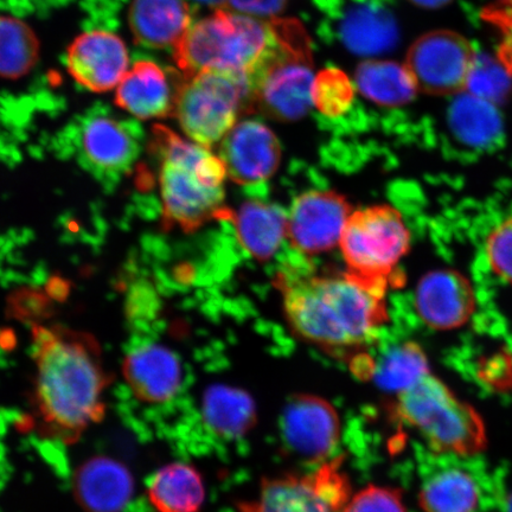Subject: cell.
I'll return each mask as SVG.
<instances>
[{"mask_svg":"<svg viewBox=\"0 0 512 512\" xmlns=\"http://www.w3.org/2000/svg\"><path fill=\"white\" fill-rule=\"evenodd\" d=\"M508 505H509V512H512V495H511V496H510V498H509V503H508Z\"/></svg>","mask_w":512,"mask_h":512,"instance_id":"38","label":"cell"},{"mask_svg":"<svg viewBox=\"0 0 512 512\" xmlns=\"http://www.w3.org/2000/svg\"><path fill=\"white\" fill-rule=\"evenodd\" d=\"M342 512H407L401 491L370 484L350 498Z\"/></svg>","mask_w":512,"mask_h":512,"instance_id":"33","label":"cell"},{"mask_svg":"<svg viewBox=\"0 0 512 512\" xmlns=\"http://www.w3.org/2000/svg\"><path fill=\"white\" fill-rule=\"evenodd\" d=\"M288 0H226L223 8L233 9L248 16L273 18L284 11Z\"/></svg>","mask_w":512,"mask_h":512,"instance_id":"35","label":"cell"},{"mask_svg":"<svg viewBox=\"0 0 512 512\" xmlns=\"http://www.w3.org/2000/svg\"><path fill=\"white\" fill-rule=\"evenodd\" d=\"M275 42L271 22L220 8L192 23L172 55L185 78L203 72L249 78L265 63Z\"/></svg>","mask_w":512,"mask_h":512,"instance_id":"4","label":"cell"},{"mask_svg":"<svg viewBox=\"0 0 512 512\" xmlns=\"http://www.w3.org/2000/svg\"><path fill=\"white\" fill-rule=\"evenodd\" d=\"M202 415L209 431L224 440H238L253 430L258 420L255 402L245 390L216 384L206 390Z\"/></svg>","mask_w":512,"mask_h":512,"instance_id":"24","label":"cell"},{"mask_svg":"<svg viewBox=\"0 0 512 512\" xmlns=\"http://www.w3.org/2000/svg\"><path fill=\"white\" fill-rule=\"evenodd\" d=\"M411 233L399 210L377 204L352 211L339 247L347 271L366 283L388 290L402 285L399 265L411 249Z\"/></svg>","mask_w":512,"mask_h":512,"instance_id":"7","label":"cell"},{"mask_svg":"<svg viewBox=\"0 0 512 512\" xmlns=\"http://www.w3.org/2000/svg\"><path fill=\"white\" fill-rule=\"evenodd\" d=\"M40 10L36 0H0V78L18 80L37 66L40 40L22 16Z\"/></svg>","mask_w":512,"mask_h":512,"instance_id":"22","label":"cell"},{"mask_svg":"<svg viewBox=\"0 0 512 512\" xmlns=\"http://www.w3.org/2000/svg\"><path fill=\"white\" fill-rule=\"evenodd\" d=\"M332 38L351 54L374 57L393 51L400 28L389 0H316Z\"/></svg>","mask_w":512,"mask_h":512,"instance_id":"11","label":"cell"},{"mask_svg":"<svg viewBox=\"0 0 512 512\" xmlns=\"http://www.w3.org/2000/svg\"><path fill=\"white\" fill-rule=\"evenodd\" d=\"M220 158L230 179L239 185L268 181L281 163L279 139L256 120L236 124L221 142Z\"/></svg>","mask_w":512,"mask_h":512,"instance_id":"18","label":"cell"},{"mask_svg":"<svg viewBox=\"0 0 512 512\" xmlns=\"http://www.w3.org/2000/svg\"><path fill=\"white\" fill-rule=\"evenodd\" d=\"M512 74L498 59L488 54H477L473 60L466 91L479 99L502 105L512 89Z\"/></svg>","mask_w":512,"mask_h":512,"instance_id":"31","label":"cell"},{"mask_svg":"<svg viewBox=\"0 0 512 512\" xmlns=\"http://www.w3.org/2000/svg\"><path fill=\"white\" fill-rule=\"evenodd\" d=\"M478 502L475 479L458 469L437 473L419 492V505L424 512H475Z\"/></svg>","mask_w":512,"mask_h":512,"instance_id":"28","label":"cell"},{"mask_svg":"<svg viewBox=\"0 0 512 512\" xmlns=\"http://www.w3.org/2000/svg\"><path fill=\"white\" fill-rule=\"evenodd\" d=\"M230 221L241 247L259 261L272 259L287 239V213L277 204L247 201Z\"/></svg>","mask_w":512,"mask_h":512,"instance_id":"23","label":"cell"},{"mask_svg":"<svg viewBox=\"0 0 512 512\" xmlns=\"http://www.w3.org/2000/svg\"><path fill=\"white\" fill-rule=\"evenodd\" d=\"M447 120L453 136L467 146L488 149L503 136V120L496 105L470 93L457 94Z\"/></svg>","mask_w":512,"mask_h":512,"instance_id":"26","label":"cell"},{"mask_svg":"<svg viewBox=\"0 0 512 512\" xmlns=\"http://www.w3.org/2000/svg\"><path fill=\"white\" fill-rule=\"evenodd\" d=\"M485 254L496 277L512 285V216L492 229L485 242Z\"/></svg>","mask_w":512,"mask_h":512,"instance_id":"32","label":"cell"},{"mask_svg":"<svg viewBox=\"0 0 512 512\" xmlns=\"http://www.w3.org/2000/svg\"><path fill=\"white\" fill-rule=\"evenodd\" d=\"M192 2L207 5V6H214V8H223L224 4H226V0H192Z\"/></svg>","mask_w":512,"mask_h":512,"instance_id":"37","label":"cell"},{"mask_svg":"<svg viewBox=\"0 0 512 512\" xmlns=\"http://www.w3.org/2000/svg\"><path fill=\"white\" fill-rule=\"evenodd\" d=\"M127 19L138 46L174 53L191 27L192 10L185 0H131Z\"/></svg>","mask_w":512,"mask_h":512,"instance_id":"21","label":"cell"},{"mask_svg":"<svg viewBox=\"0 0 512 512\" xmlns=\"http://www.w3.org/2000/svg\"><path fill=\"white\" fill-rule=\"evenodd\" d=\"M484 21L495 27L501 34L498 60L512 74V0H499L483 12Z\"/></svg>","mask_w":512,"mask_h":512,"instance_id":"34","label":"cell"},{"mask_svg":"<svg viewBox=\"0 0 512 512\" xmlns=\"http://www.w3.org/2000/svg\"><path fill=\"white\" fill-rule=\"evenodd\" d=\"M355 83L364 98L389 108L409 104L418 91L406 66L394 61L362 62L356 69Z\"/></svg>","mask_w":512,"mask_h":512,"instance_id":"27","label":"cell"},{"mask_svg":"<svg viewBox=\"0 0 512 512\" xmlns=\"http://www.w3.org/2000/svg\"><path fill=\"white\" fill-rule=\"evenodd\" d=\"M354 209L335 190H309L299 195L287 213V240L298 252L318 255L339 245Z\"/></svg>","mask_w":512,"mask_h":512,"instance_id":"13","label":"cell"},{"mask_svg":"<svg viewBox=\"0 0 512 512\" xmlns=\"http://www.w3.org/2000/svg\"><path fill=\"white\" fill-rule=\"evenodd\" d=\"M157 160L165 229L194 233L215 220H232L226 206V165L200 144L155 125L149 146Z\"/></svg>","mask_w":512,"mask_h":512,"instance_id":"3","label":"cell"},{"mask_svg":"<svg viewBox=\"0 0 512 512\" xmlns=\"http://www.w3.org/2000/svg\"><path fill=\"white\" fill-rule=\"evenodd\" d=\"M147 497L157 512H200L206 501V486L195 466L174 463L151 477Z\"/></svg>","mask_w":512,"mask_h":512,"instance_id":"25","label":"cell"},{"mask_svg":"<svg viewBox=\"0 0 512 512\" xmlns=\"http://www.w3.org/2000/svg\"><path fill=\"white\" fill-rule=\"evenodd\" d=\"M354 100L355 87L341 69L325 68L315 76L312 102L326 118H341L351 110Z\"/></svg>","mask_w":512,"mask_h":512,"instance_id":"30","label":"cell"},{"mask_svg":"<svg viewBox=\"0 0 512 512\" xmlns=\"http://www.w3.org/2000/svg\"><path fill=\"white\" fill-rule=\"evenodd\" d=\"M123 373L132 393L142 402L160 405L175 398L182 386L181 361L156 342H139L127 352Z\"/></svg>","mask_w":512,"mask_h":512,"instance_id":"19","label":"cell"},{"mask_svg":"<svg viewBox=\"0 0 512 512\" xmlns=\"http://www.w3.org/2000/svg\"><path fill=\"white\" fill-rule=\"evenodd\" d=\"M277 44L262 66L249 76L252 108L281 123L309 113L315 76L310 38L297 21H273Z\"/></svg>","mask_w":512,"mask_h":512,"instance_id":"6","label":"cell"},{"mask_svg":"<svg viewBox=\"0 0 512 512\" xmlns=\"http://www.w3.org/2000/svg\"><path fill=\"white\" fill-rule=\"evenodd\" d=\"M409 2L419 6L421 9L437 10L444 8V6L450 4L452 0H409Z\"/></svg>","mask_w":512,"mask_h":512,"instance_id":"36","label":"cell"},{"mask_svg":"<svg viewBox=\"0 0 512 512\" xmlns=\"http://www.w3.org/2000/svg\"><path fill=\"white\" fill-rule=\"evenodd\" d=\"M32 347L38 420L49 437L74 444L105 416V393L112 380L100 345L87 332L36 325Z\"/></svg>","mask_w":512,"mask_h":512,"instance_id":"2","label":"cell"},{"mask_svg":"<svg viewBox=\"0 0 512 512\" xmlns=\"http://www.w3.org/2000/svg\"><path fill=\"white\" fill-rule=\"evenodd\" d=\"M284 444L306 462H326L341 440V420L328 400L297 394L287 401L280 418Z\"/></svg>","mask_w":512,"mask_h":512,"instance_id":"14","label":"cell"},{"mask_svg":"<svg viewBox=\"0 0 512 512\" xmlns=\"http://www.w3.org/2000/svg\"><path fill=\"white\" fill-rule=\"evenodd\" d=\"M243 110H253L247 75L203 72L184 79L175 117L192 142L210 149L232 131Z\"/></svg>","mask_w":512,"mask_h":512,"instance_id":"9","label":"cell"},{"mask_svg":"<svg viewBox=\"0 0 512 512\" xmlns=\"http://www.w3.org/2000/svg\"><path fill=\"white\" fill-rule=\"evenodd\" d=\"M288 325L304 342L332 355L373 344L388 322L387 290L345 270L319 273L287 265L275 277Z\"/></svg>","mask_w":512,"mask_h":512,"instance_id":"1","label":"cell"},{"mask_svg":"<svg viewBox=\"0 0 512 512\" xmlns=\"http://www.w3.org/2000/svg\"><path fill=\"white\" fill-rule=\"evenodd\" d=\"M143 139V128L136 120L95 104L69 121L57 145L96 177L117 179L132 169Z\"/></svg>","mask_w":512,"mask_h":512,"instance_id":"8","label":"cell"},{"mask_svg":"<svg viewBox=\"0 0 512 512\" xmlns=\"http://www.w3.org/2000/svg\"><path fill=\"white\" fill-rule=\"evenodd\" d=\"M342 458L324 463L307 476L286 475L262 480L255 501L241 512H342L351 498V485L342 471Z\"/></svg>","mask_w":512,"mask_h":512,"instance_id":"10","label":"cell"},{"mask_svg":"<svg viewBox=\"0 0 512 512\" xmlns=\"http://www.w3.org/2000/svg\"><path fill=\"white\" fill-rule=\"evenodd\" d=\"M184 79L174 68L150 59L137 60L121 80L115 104L143 120L175 117Z\"/></svg>","mask_w":512,"mask_h":512,"instance_id":"17","label":"cell"},{"mask_svg":"<svg viewBox=\"0 0 512 512\" xmlns=\"http://www.w3.org/2000/svg\"><path fill=\"white\" fill-rule=\"evenodd\" d=\"M66 68L79 86L93 93L111 91L126 75L130 56L114 32L92 29L75 38L66 51Z\"/></svg>","mask_w":512,"mask_h":512,"instance_id":"15","label":"cell"},{"mask_svg":"<svg viewBox=\"0 0 512 512\" xmlns=\"http://www.w3.org/2000/svg\"><path fill=\"white\" fill-rule=\"evenodd\" d=\"M414 304L428 328L452 331L475 315L477 299L469 278L452 268L427 273L416 286Z\"/></svg>","mask_w":512,"mask_h":512,"instance_id":"16","label":"cell"},{"mask_svg":"<svg viewBox=\"0 0 512 512\" xmlns=\"http://www.w3.org/2000/svg\"><path fill=\"white\" fill-rule=\"evenodd\" d=\"M394 413L435 453L475 456L488 446L482 416L432 374L398 394Z\"/></svg>","mask_w":512,"mask_h":512,"instance_id":"5","label":"cell"},{"mask_svg":"<svg viewBox=\"0 0 512 512\" xmlns=\"http://www.w3.org/2000/svg\"><path fill=\"white\" fill-rule=\"evenodd\" d=\"M76 501L86 512H123L134 495L127 467L110 457H94L74 476Z\"/></svg>","mask_w":512,"mask_h":512,"instance_id":"20","label":"cell"},{"mask_svg":"<svg viewBox=\"0 0 512 512\" xmlns=\"http://www.w3.org/2000/svg\"><path fill=\"white\" fill-rule=\"evenodd\" d=\"M431 374L424 349L415 342H405L388 350L380 362H375L373 376L377 386L400 394Z\"/></svg>","mask_w":512,"mask_h":512,"instance_id":"29","label":"cell"},{"mask_svg":"<svg viewBox=\"0 0 512 512\" xmlns=\"http://www.w3.org/2000/svg\"><path fill=\"white\" fill-rule=\"evenodd\" d=\"M476 51L462 35L434 30L409 48L406 68L419 91L445 96L463 93Z\"/></svg>","mask_w":512,"mask_h":512,"instance_id":"12","label":"cell"}]
</instances>
